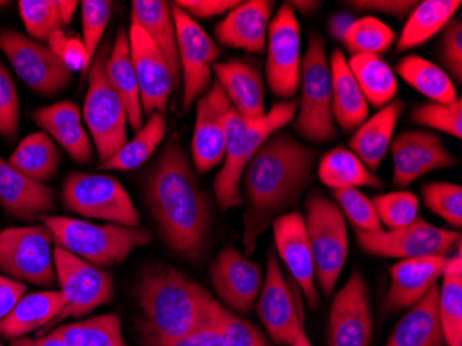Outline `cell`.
<instances>
[{
    "instance_id": "cell-1",
    "label": "cell",
    "mask_w": 462,
    "mask_h": 346,
    "mask_svg": "<svg viewBox=\"0 0 462 346\" xmlns=\"http://www.w3.org/2000/svg\"><path fill=\"white\" fill-rule=\"evenodd\" d=\"M144 201L161 240L191 264L204 261L212 237V199L178 142L163 148L145 176Z\"/></svg>"
},
{
    "instance_id": "cell-2",
    "label": "cell",
    "mask_w": 462,
    "mask_h": 346,
    "mask_svg": "<svg viewBox=\"0 0 462 346\" xmlns=\"http://www.w3.org/2000/svg\"><path fill=\"white\" fill-rule=\"evenodd\" d=\"M316 161L313 148L282 131L273 134L249 161L241 178L245 192L243 246L248 257L274 220L302 199L313 182Z\"/></svg>"
},
{
    "instance_id": "cell-3",
    "label": "cell",
    "mask_w": 462,
    "mask_h": 346,
    "mask_svg": "<svg viewBox=\"0 0 462 346\" xmlns=\"http://www.w3.org/2000/svg\"><path fill=\"white\" fill-rule=\"evenodd\" d=\"M142 346H172L217 324L219 301L175 267H143L134 290Z\"/></svg>"
},
{
    "instance_id": "cell-4",
    "label": "cell",
    "mask_w": 462,
    "mask_h": 346,
    "mask_svg": "<svg viewBox=\"0 0 462 346\" xmlns=\"http://www.w3.org/2000/svg\"><path fill=\"white\" fill-rule=\"evenodd\" d=\"M298 108L300 98L279 101L258 121H246L233 108L227 121L225 160L214 184L220 210H228L244 204L241 192L244 169L273 134L295 119Z\"/></svg>"
},
{
    "instance_id": "cell-5",
    "label": "cell",
    "mask_w": 462,
    "mask_h": 346,
    "mask_svg": "<svg viewBox=\"0 0 462 346\" xmlns=\"http://www.w3.org/2000/svg\"><path fill=\"white\" fill-rule=\"evenodd\" d=\"M39 222L51 231L56 247L100 269L124 264L132 252L149 246L154 237L150 229L96 225L69 216L43 215Z\"/></svg>"
},
{
    "instance_id": "cell-6",
    "label": "cell",
    "mask_w": 462,
    "mask_h": 346,
    "mask_svg": "<svg viewBox=\"0 0 462 346\" xmlns=\"http://www.w3.org/2000/svg\"><path fill=\"white\" fill-rule=\"evenodd\" d=\"M300 108L293 129L302 139L326 143L338 136L332 114V75L327 59L326 41L318 33L309 38L300 66Z\"/></svg>"
},
{
    "instance_id": "cell-7",
    "label": "cell",
    "mask_w": 462,
    "mask_h": 346,
    "mask_svg": "<svg viewBox=\"0 0 462 346\" xmlns=\"http://www.w3.org/2000/svg\"><path fill=\"white\" fill-rule=\"evenodd\" d=\"M305 208L316 285L324 295L331 296L349 254L346 218L338 204L320 192L309 194Z\"/></svg>"
},
{
    "instance_id": "cell-8",
    "label": "cell",
    "mask_w": 462,
    "mask_h": 346,
    "mask_svg": "<svg viewBox=\"0 0 462 346\" xmlns=\"http://www.w3.org/2000/svg\"><path fill=\"white\" fill-rule=\"evenodd\" d=\"M110 51V45L106 43L96 54L90 66L89 86L83 103V119L89 127L101 163L113 157L128 142V113L106 75Z\"/></svg>"
},
{
    "instance_id": "cell-9",
    "label": "cell",
    "mask_w": 462,
    "mask_h": 346,
    "mask_svg": "<svg viewBox=\"0 0 462 346\" xmlns=\"http://www.w3.org/2000/svg\"><path fill=\"white\" fill-rule=\"evenodd\" d=\"M54 267L60 291L66 298L62 311L36 337L45 335L69 317L88 316L100 306L107 305L116 295V285L110 273L88 264L66 249H53Z\"/></svg>"
},
{
    "instance_id": "cell-10",
    "label": "cell",
    "mask_w": 462,
    "mask_h": 346,
    "mask_svg": "<svg viewBox=\"0 0 462 346\" xmlns=\"http://www.w3.org/2000/svg\"><path fill=\"white\" fill-rule=\"evenodd\" d=\"M61 200L66 210L83 218L129 229L142 226L129 192L113 176L74 172L62 184Z\"/></svg>"
},
{
    "instance_id": "cell-11",
    "label": "cell",
    "mask_w": 462,
    "mask_h": 346,
    "mask_svg": "<svg viewBox=\"0 0 462 346\" xmlns=\"http://www.w3.org/2000/svg\"><path fill=\"white\" fill-rule=\"evenodd\" d=\"M53 234L45 225L21 226L0 231V273L38 287L57 285Z\"/></svg>"
},
{
    "instance_id": "cell-12",
    "label": "cell",
    "mask_w": 462,
    "mask_h": 346,
    "mask_svg": "<svg viewBox=\"0 0 462 346\" xmlns=\"http://www.w3.org/2000/svg\"><path fill=\"white\" fill-rule=\"evenodd\" d=\"M356 240L371 257L414 259L425 257H450L461 244V233L430 225L417 218L407 228L397 230L357 231Z\"/></svg>"
},
{
    "instance_id": "cell-13",
    "label": "cell",
    "mask_w": 462,
    "mask_h": 346,
    "mask_svg": "<svg viewBox=\"0 0 462 346\" xmlns=\"http://www.w3.org/2000/svg\"><path fill=\"white\" fill-rule=\"evenodd\" d=\"M0 51L25 85L42 96H56L71 83L72 71L48 45L14 30H0Z\"/></svg>"
},
{
    "instance_id": "cell-14",
    "label": "cell",
    "mask_w": 462,
    "mask_h": 346,
    "mask_svg": "<svg viewBox=\"0 0 462 346\" xmlns=\"http://www.w3.org/2000/svg\"><path fill=\"white\" fill-rule=\"evenodd\" d=\"M300 24L297 12L285 2L270 21L267 33V85L282 100L297 98L300 88Z\"/></svg>"
},
{
    "instance_id": "cell-15",
    "label": "cell",
    "mask_w": 462,
    "mask_h": 346,
    "mask_svg": "<svg viewBox=\"0 0 462 346\" xmlns=\"http://www.w3.org/2000/svg\"><path fill=\"white\" fill-rule=\"evenodd\" d=\"M172 7L178 33L183 107L184 111H189L211 88L214 66L222 51L217 42L205 33L196 20L181 12L175 5Z\"/></svg>"
},
{
    "instance_id": "cell-16",
    "label": "cell",
    "mask_w": 462,
    "mask_h": 346,
    "mask_svg": "<svg viewBox=\"0 0 462 346\" xmlns=\"http://www.w3.org/2000/svg\"><path fill=\"white\" fill-rule=\"evenodd\" d=\"M209 278L222 305L238 316L249 314L263 287V269L236 247L223 248L209 265Z\"/></svg>"
},
{
    "instance_id": "cell-17",
    "label": "cell",
    "mask_w": 462,
    "mask_h": 346,
    "mask_svg": "<svg viewBox=\"0 0 462 346\" xmlns=\"http://www.w3.org/2000/svg\"><path fill=\"white\" fill-rule=\"evenodd\" d=\"M297 302L298 296L282 276L277 255L270 251L266 277L255 306L267 334L277 345H292L305 326L302 305H297Z\"/></svg>"
},
{
    "instance_id": "cell-18",
    "label": "cell",
    "mask_w": 462,
    "mask_h": 346,
    "mask_svg": "<svg viewBox=\"0 0 462 346\" xmlns=\"http://www.w3.org/2000/svg\"><path fill=\"white\" fill-rule=\"evenodd\" d=\"M235 107L215 79L197 100L196 125L191 140V163L199 173H207L225 160L227 121Z\"/></svg>"
},
{
    "instance_id": "cell-19",
    "label": "cell",
    "mask_w": 462,
    "mask_h": 346,
    "mask_svg": "<svg viewBox=\"0 0 462 346\" xmlns=\"http://www.w3.org/2000/svg\"><path fill=\"white\" fill-rule=\"evenodd\" d=\"M331 346H370L374 317L370 290L360 270H355L335 294L329 309Z\"/></svg>"
},
{
    "instance_id": "cell-20",
    "label": "cell",
    "mask_w": 462,
    "mask_h": 346,
    "mask_svg": "<svg viewBox=\"0 0 462 346\" xmlns=\"http://www.w3.org/2000/svg\"><path fill=\"white\" fill-rule=\"evenodd\" d=\"M128 36L132 61L139 83L143 116L168 113L175 83L162 51L139 25L131 24Z\"/></svg>"
},
{
    "instance_id": "cell-21",
    "label": "cell",
    "mask_w": 462,
    "mask_h": 346,
    "mask_svg": "<svg viewBox=\"0 0 462 346\" xmlns=\"http://www.w3.org/2000/svg\"><path fill=\"white\" fill-rule=\"evenodd\" d=\"M393 158V184L407 187L438 169L457 165L456 155L432 132L406 131L397 135L389 147Z\"/></svg>"
},
{
    "instance_id": "cell-22",
    "label": "cell",
    "mask_w": 462,
    "mask_h": 346,
    "mask_svg": "<svg viewBox=\"0 0 462 346\" xmlns=\"http://www.w3.org/2000/svg\"><path fill=\"white\" fill-rule=\"evenodd\" d=\"M273 236L277 254L290 270L295 285L305 296L311 309L318 308L320 302L313 257L306 233L305 218L300 210H291L279 216L272 223Z\"/></svg>"
},
{
    "instance_id": "cell-23",
    "label": "cell",
    "mask_w": 462,
    "mask_h": 346,
    "mask_svg": "<svg viewBox=\"0 0 462 346\" xmlns=\"http://www.w3.org/2000/svg\"><path fill=\"white\" fill-rule=\"evenodd\" d=\"M0 205L14 220L33 225L56 208V192L23 175L0 157Z\"/></svg>"
},
{
    "instance_id": "cell-24",
    "label": "cell",
    "mask_w": 462,
    "mask_h": 346,
    "mask_svg": "<svg viewBox=\"0 0 462 346\" xmlns=\"http://www.w3.org/2000/svg\"><path fill=\"white\" fill-rule=\"evenodd\" d=\"M450 257H414L399 261L391 267V285L385 299V312L412 308L443 277Z\"/></svg>"
},
{
    "instance_id": "cell-25",
    "label": "cell",
    "mask_w": 462,
    "mask_h": 346,
    "mask_svg": "<svg viewBox=\"0 0 462 346\" xmlns=\"http://www.w3.org/2000/svg\"><path fill=\"white\" fill-rule=\"evenodd\" d=\"M274 4L270 0L241 2L215 28V36L226 48L263 53Z\"/></svg>"
},
{
    "instance_id": "cell-26",
    "label": "cell",
    "mask_w": 462,
    "mask_h": 346,
    "mask_svg": "<svg viewBox=\"0 0 462 346\" xmlns=\"http://www.w3.org/2000/svg\"><path fill=\"white\" fill-rule=\"evenodd\" d=\"M32 119L51 139L56 140L69 157L80 165L93 160V145L82 125L79 107L72 101H59L33 111Z\"/></svg>"
},
{
    "instance_id": "cell-27",
    "label": "cell",
    "mask_w": 462,
    "mask_h": 346,
    "mask_svg": "<svg viewBox=\"0 0 462 346\" xmlns=\"http://www.w3.org/2000/svg\"><path fill=\"white\" fill-rule=\"evenodd\" d=\"M214 72L231 106L244 119L258 121L266 116L263 79L255 66L244 60H228L217 61Z\"/></svg>"
},
{
    "instance_id": "cell-28",
    "label": "cell",
    "mask_w": 462,
    "mask_h": 346,
    "mask_svg": "<svg viewBox=\"0 0 462 346\" xmlns=\"http://www.w3.org/2000/svg\"><path fill=\"white\" fill-rule=\"evenodd\" d=\"M131 21V24L143 28L162 51L172 72L175 89H180V61L172 5L162 0H134L132 2Z\"/></svg>"
},
{
    "instance_id": "cell-29",
    "label": "cell",
    "mask_w": 462,
    "mask_h": 346,
    "mask_svg": "<svg viewBox=\"0 0 462 346\" xmlns=\"http://www.w3.org/2000/svg\"><path fill=\"white\" fill-rule=\"evenodd\" d=\"M404 110L406 104L394 98L388 106L383 107L375 116L365 119L350 139V151L355 153L371 172L378 171L381 163L386 157L394 137L397 122Z\"/></svg>"
},
{
    "instance_id": "cell-30",
    "label": "cell",
    "mask_w": 462,
    "mask_h": 346,
    "mask_svg": "<svg viewBox=\"0 0 462 346\" xmlns=\"http://www.w3.org/2000/svg\"><path fill=\"white\" fill-rule=\"evenodd\" d=\"M385 346H448L439 317V285L396 323Z\"/></svg>"
},
{
    "instance_id": "cell-31",
    "label": "cell",
    "mask_w": 462,
    "mask_h": 346,
    "mask_svg": "<svg viewBox=\"0 0 462 346\" xmlns=\"http://www.w3.org/2000/svg\"><path fill=\"white\" fill-rule=\"evenodd\" d=\"M332 75V114L335 124L344 132H355L368 118L367 98L350 71L341 49H335L329 60Z\"/></svg>"
},
{
    "instance_id": "cell-32",
    "label": "cell",
    "mask_w": 462,
    "mask_h": 346,
    "mask_svg": "<svg viewBox=\"0 0 462 346\" xmlns=\"http://www.w3.org/2000/svg\"><path fill=\"white\" fill-rule=\"evenodd\" d=\"M66 298L61 291H36L25 294L15 308L0 320V337L18 340L41 332L62 311Z\"/></svg>"
},
{
    "instance_id": "cell-33",
    "label": "cell",
    "mask_w": 462,
    "mask_h": 346,
    "mask_svg": "<svg viewBox=\"0 0 462 346\" xmlns=\"http://www.w3.org/2000/svg\"><path fill=\"white\" fill-rule=\"evenodd\" d=\"M106 75L113 89L124 101L129 124L134 127V131L139 132L144 125L143 122L144 116H143L142 100H140L139 83H137L136 72L132 61L128 33L122 28L116 33V42L108 56Z\"/></svg>"
},
{
    "instance_id": "cell-34",
    "label": "cell",
    "mask_w": 462,
    "mask_h": 346,
    "mask_svg": "<svg viewBox=\"0 0 462 346\" xmlns=\"http://www.w3.org/2000/svg\"><path fill=\"white\" fill-rule=\"evenodd\" d=\"M461 0H425L420 2L407 18L397 41V51H406L424 45L453 20Z\"/></svg>"
},
{
    "instance_id": "cell-35",
    "label": "cell",
    "mask_w": 462,
    "mask_h": 346,
    "mask_svg": "<svg viewBox=\"0 0 462 346\" xmlns=\"http://www.w3.org/2000/svg\"><path fill=\"white\" fill-rule=\"evenodd\" d=\"M318 175L332 192L357 187L383 190V187L380 176L371 172L355 153L344 147H337L323 155Z\"/></svg>"
},
{
    "instance_id": "cell-36",
    "label": "cell",
    "mask_w": 462,
    "mask_h": 346,
    "mask_svg": "<svg viewBox=\"0 0 462 346\" xmlns=\"http://www.w3.org/2000/svg\"><path fill=\"white\" fill-rule=\"evenodd\" d=\"M60 160L61 155L54 140L42 131L28 135L21 140L14 153L10 155L9 164L27 178L46 184L56 175Z\"/></svg>"
},
{
    "instance_id": "cell-37",
    "label": "cell",
    "mask_w": 462,
    "mask_h": 346,
    "mask_svg": "<svg viewBox=\"0 0 462 346\" xmlns=\"http://www.w3.org/2000/svg\"><path fill=\"white\" fill-rule=\"evenodd\" d=\"M353 77L359 83L368 106L383 108L397 95L396 75L385 60L373 54H355L347 60Z\"/></svg>"
},
{
    "instance_id": "cell-38",
    "label": "cell",
    "mask_w": 462,
    "mask_h": 346,
    "mask_svg": "<svg viewBox=\"0 0 462 346\" xmlns=\"http://www.w3.org/2000/svg\"><path fill=\"white\" fill-rule=\"evenodd\" d=\"M439 317L448 346H462V251L457 247L448 257L439 288Z\"/></svg>"
},
{
    "instance_id": "cell-39",
    "label": "cell",
    "mask_w": 462,
    "mask_h": 346,
    "mask_svg": "<svg viewBox=\"0 0 462 346\" xmlns=\"http://www.w3.org/2000/svg\"><path fill=\"white\" fill-rule=\"evenodd\" d=\"M396 72L430 101L451 103L458 98L456 85L448 72L424 57L417 54L404 57L397 62Z\"/></svg>"
},
{
    "instance_id": "cell-40",
    "label": "cell",
    "mask_w": 462,
    "mask_h": 346,
    "mask_svg": "<svg viewBox=\"0 0 462 346\" xmlns=\"http://www.w3.org/2000/svg\"><path fill=\"white\" fill-rule=\"evenodd\" d=\"M53 332L69 346H129L118 313L98 314L79 322L59 324Z\"/></svg>"
},
{
    "instance_id": "cell-41",
    "label": "cell",
    "mask_w": 462,
    "mask_h": 346,
    "mask_svg": "<svg viewBox=\"0 0 462 346\" xmlns=\"http://www.w3.org/2000/svg\"><path fill=\"white\" fill-rule=\"evenodd\" d=\"M165 114L154 113L149 117V121L143 125L136 136L125 143L121 150L116 151L113 157L103 161L98 165L101 171L128 172L140 168L150 160L158 145L165 137Z\"/></svg>"
},
{
    "instance_id": "cell-42",
    "label": "cell",
    "mask_w": 462,
    "mask_h": 346,
    "mask_svg": "<svg viewBox=\"0 0 462 346\" xmlns=\"http://www.w3.org/2000/svg\"><path fill=\"white\" fill-rule=\"evenodd\" d=\"M396 38V33L380 18L363 15L353 21V24L342 39V43L352 56L355 54L380 56L392 48Z\"/></svg>"
},
{
    "instance_id": "cell-43",
    "label": "cell",
    "mask_w": 462,
    "mask_h": 346,
    "mask_svg": "<svg viewBox=\"0 0 462 346\" xmlns=\"http://www.w3.org/2000/svg\"><path fill=\"white\" fill-rule=\"evenodd\" d=\"M18 10L28 35L38 43L48 45L51 36L66 27L60 14L59 0H20Z\"/></svg>"
},
{
    "instance_id": "cell-44",
    "label": "cell",
    "mask_w": 462,
    "mask_h": 346,
    "mask_svg": "<svg viewBox=\"0 0 462 346\" xmlns=\"http://www.w3.org/2000/svg\"><path fill=\"white\" fill-rule=\"evenodd\" d=\"M381 225L388 230L407 228L418 218L420 199L411 192L378 194L371 199Z\"/></svg>"
},
{
    "instance_id": "cell-45",
    "label": "cell",
    "mask_w": 462,
    "mask_h": 346,
    "mask_svg": "<svg viewBox=\"0 0 462 346\" xmlns=\"http://www.w3.org/2000/svg\"><path fill=\"white\" fill-rule=\"evenodd\" d=\"M411 122L418 126H427L443 132L450 136L462 137V100L461 98L451 103L428 101L415 107L411 113Z\"/></svg>"
},
{
    "instance_id": "cell-46",
    "label": "cell",
    "mask_w": 462,
    "mask_h": 346,
    "mask_svg": "<svg viewBox=\"0 0 462 346\" xmlns=\"http://www.w3.org/2000/svg\"><path fill=\"white\" fill-rule=\"evenodd\" d=\"M422 200L430 212L443 220L461 229L462 226V189L458 184L448 182H432L421 187Z\"/></svg>"
},
{
    "instance_id": "cell-47",
    "label": "cell",
    "mask_w": 462,
    "mask_h": 346,
    "mask_svg": "<svg viewBox=\"0 0 462 346\" xmlns=\"http://www.w3.org/2000/svg\"><path fill=\"white\" fill-rule=\"evenodd\" d=\"M80 7H82V43L87 51V72H89L101 39L110 23L113 4L108 0H83Z\"/></svg>"
},
{
    "instance_id": "cell-48",
    "label": "cell",
    "mask_w": 462,
    "mask_h": 346,
    "mask_svg": "<svg viewBox=\"0 0 462 346\" xmlns=\"http://www.w3.org/2000/svg\"><path fill=\"white\" fill-rule=\"evenodd\" d=\"M337 204L344 212L345 218L353 226V230H383L373 201L359 189H341L332 192Z\"/></svg>"
},
{
    "instance_id": "cell-49",
    "label": "cell",
    "mask_w": 462,
    "mask_h": 346,
    "mask_svg": "<svg viewBox=\"0 0 462 346\" xmlns=\"http://www.w3.org/2000/svg\"><path fill=\"white\" fill-rule=\"evenodd\" d=\"M215 327L225 346H270L258 327L228 311L220 302L217 305Z\"/></svg>"
},
{
    "instance_id": "cell-50",
    "label": "cell",
    "mask_w": 462,
    "mask_h": 346,
    "mask_svg": "<svg viewBox=\"0 0 462 346\" xmlns=\"http://www.w3.org/2000/svg\"><path fill=\"white\" fill-rule=\"evenodd\" d=\"M20 126V100L10 72L0 62V135L14 140Z\"/></svg>"
},
{
    "instance_id": "cell-51",
    "label": "cell",
    "mask_w": 462,
    "mask_h": 346,
    "mask_svg": "<svg viewBox=\"0 0 462 346\" xmlns=\"http://www.w3.org/2000/svg\"><path fill=\"white\" fill-rule=\"evenodd\" d=\"M439 59L445 66L451 79L457 83L462 82V23L461 18L457 17L448 23L445 28L440 48H439Z\"/></svg>"
},
{
    "instance_id": "cell-52",
    "label": "cell",
    "mask_w": 462,
    "mask_h": 346,
    "mask_svg": "<svg viewBox=\"0 0 462 346\" xmlns=\"http://www.w3.org/2000/svg\"><path fill=\"white\" fill-rule=\"evenodd\" d=\"M240 4V0H178L173 5L197 21L227 14Z\"/></svg>"
},
{
    "instance_id": "cell-53",
    "label": "cell",
    "mask_w": 462,
    "mask_h": 346,
    "mask_svg": "<svg viewBox=\"0 0 462 346\" xmlns=\"http://www.w3.org/2000/svg\"><path fill=\"white\" fill-rule=\"evenodd\" d=\"M353 9L362 13H380L392 17L404 18L411 14L420 2L415 0H352L347 2Z\"/></svg>"
},
{
    "instance_id": "cell-54",
    "label": "cell",
    "mask_w": 462,
    "mask_h": 346,
    "mask_svg": "<svg viewBox=\"0 0 462 346\" xmlns=\"http://www.w3.org/2000/svg\"><path fill=\"white\" fill-rule=\"evenodd\" d=\"M27 294V285L0 275V320L5 319Z\"/></svg>"
},
{
    "instance_id": "cell-55",
    "label": "cell",
    "mask_w": 462,
    "mask_h": 346,
    "mask_svg": "<svg viewBox=\"0 0 462 346\" xmlns=\"http://www.w3.org/2000/svg\"><path fill=\"white\" fill-rule=\"evenodd\" d=\"M61 59L72 72L80 71L87 74V51L83 48L82 39L69 38Z\"/></svg>"
},
{
    "instance_id": "cell-56",
    "label": "cell",
    "mask_w": 462,
    "mask_h": 346,
    "mask_svg": "<svg viewBox=\"0 0 462 346\" xmlns=\"http://www.w3.org/2000/svg\"><path fill=\"white\" fill-rule=\"evenodd\" d=\"M172 346H225L223 345L222 337L217 332V327H209V329L202 330L191 337L184 338Z\"/></svg>"
},
{
    "instance_id": "cell-57",
    "label": "cell",
    "mask_w": 462,
    "mask_h": 346,
    "mask_svg": "<svg viewBox=\"0 0 462 346\" xmlns=\"http://www.w3.org/2000/svg\"><path fill=\"white\" fill-rule=\"evenodd\" d=\"M10 346H69L64 341L60 340L53 332H46L41 337L28 338L23 337L18 340H13Z\"/></svg>"
},
{
    "instance_id": "cell-58",
    "label": "cell",
    "mask_w": 462,
    "mask_h": 346,
    "mask_svg": "<svg viewBox=\"0 0 462 346\" xmlns=\"http://www.w3.org/2000/svg\"><path fill=\"white\" fill-rule=\"evenodd\" d=\"M355 18L347 13H339V14L332 15L328 23V31L334 38L344 39L345 33L353 24Z\"/></svg>"
},
{
    "instance_id": "cell-59",
    "label": "cell",
    "mask_w": 462,
    "mask_h": 346,
    "mask_svg": "<svg viewBox=\"0 0 462 346\" xmlns=\"http://www.w3.org/2000/svg\"><path fill=\"white\" fill-rule=\"evenodd\" d=\"M69 36L64 33V31H57L49 39L48 46L54 51V53L59 54L61 57L62 51L66 49L67 42H69Z\"/></svg>"
},
{
    "instance_id": "cell-60",
    "label": "cell",
    "mask_w": 462,
    "mask_h": 346,
    "mask_svg": "<svg viewBox=\"0 0 462 346\" xmlns=\"http://www.w3.org/2000/svg\"><path fill=\"white\" fill-rule=\"evenodd\" d=\"M78 2H62L59 0L60 14H61L62 23L64 25H69L74 18L75 13L78 9Z\"/></svg>"
},
{
    "instance_id": "cell-61",
    "label": "cell",
    "mask_w": 462,
    "mask_h": 346,
    "mask_svg": "<svg viewBox=\"0 0 462 346\" xmlns=\"http://www.w3.org/2000/svg\"><path fill=\"white\" fill-rule=\"evenodd\" d=\"M291 6L293 10L302 13L305 15H310L311 13L316 12L319 7V2H308V0H297V2H290Z\"/></svg>"
},
{
    "instance_id": "cell-62",
    "label": "cell",
    "mask_w": 462,
    "mask_h": 346,
    "mask_svg": "<svg viewBox=\"0 0 462 346\" xmlns=\"http://www.w3.org/2000/svg\"><path fill=\"white\" fill-rule=\"evenodd\" d=\"M291 346H313L311 345L310 340L308 338V334H306L305 327L300 330L297 337H295V341H293L292 345Z\"/></svg>"
},
{
    "instance_id": "cell-63",
    "label": "cell",
    "mask_w": 462,
    "mask_h": 346,
    "mask_svg": "<svg viewBox=\"0 0 462 346\" xmlns=\"http://www.w3.org/2000/svg\"><path fill=\"white\" fill-rule=\"evenodd\" d=\"M9 4V2H0V7L5 6V5Z\"/></svg>"
},
{
    "instance_id": "cell-64",
    "label": "cell",
    "mask_w": 462,
    "mask_h": 346,
    "mask_svg": "<svg viewBox=\"0 0 462 346\" xmlns=\"http://www.w3.org/2000/svg\"><path fill=\"white\" fill-rule=\"evenodd\" d=\"M0 346H4V343L0 342Z\"/></svg>"
}]
</instances>
